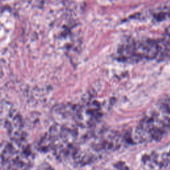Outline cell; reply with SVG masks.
<instances>
[{
	"mask_svg": "<svg viewBox=\"0 0 170 170\" xmlns=\"http://www.w3.org/2000/svg\"><path fill=\"white\" fill-rule=\"evenodd\" d=\"M151 134L152 137L155 139H160L162 135V132L160 130L152 128L151 130Z\"/></svg>",
	"mask_w": 170,
	"mask_h": 170,
	"instance_id": "obj_1",
	"label": "cell"
}]
</instances>
